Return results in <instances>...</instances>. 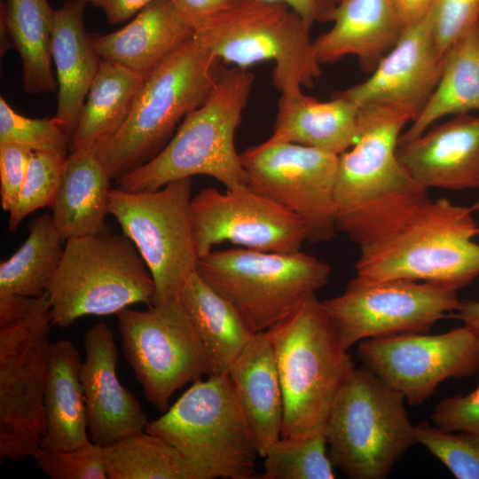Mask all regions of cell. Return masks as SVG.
<instances>
[{"mask_svg": "<svg viewBox=\"0 0 479 479\" xmlns=\"http://www.w3.org/2000/svg\"><path fill=\"white\" fill-rule=\"evenodd\" d=\"M415 437L456 478L479 479V434L445 431L424 420L415 425Z\"/></svg>", "mask_w": 479, "mask_h": 479, "instance_id": "obj_36", "label": "cell"}, {"mask_svg": "<svg viewBox=\"0 0 479 479\" xmlns=\"http://www.w3.org/2000/svg\"><path fill=\"white\" fill-rule=\"evenodd\" d=\"M479 22V0H436L430 12L432 33L440 53Z\"/></svg>", "mask_w": 479, "mask_h": 479, "instance_id": "obj_39", "label": "cell"}, {"mask_svg": "<svg viewBox=\"0 0 479 479\" xmlns=\"http://www.w3.org/2000/svg\"><path fill=\"white\" fill-rule=\"evenodd\" d=\"M331 266L302 252L275 253L245 247L212 250L196 271L229 301L255 332L268 330L316 294Z\"/></svg>", "mask_w": 479, "mask_h": 479, "instance_id": "obj_11", "label": "cell"}, {"mask_svg": "<svg viewBox=\"0 0 479 479\" xmlns=\"http://www.w3.org/2000/svg\"><path fill=\"white\" fill-rule=\"evenodd\" d=\"M28 232L23 245L0 264V294L41 296L59 267L64 238L52 216L45 213L31 220Z\"/></svg>", "mask_w": 479, "mask_h": 479, "instance_id": "obj_32", "label": "cell"}, {"mask_svg": "<svg viewBox=\"0 0 479 479\" xmlns=\"http://www.w3.org/2000/svg\"><path fill=\"white\" fill-rule=\"evenodd\" d=\"M178 298L212 361L214 373H228L255 333L236 308L197 271L186 279Z\"/></svg>", "mask_w": 479, "mask_h": 479, "instance_id": "obj_28", "label": "cell"}, {"mask_svg": "<svg viewBox=\"0 0 479 479\" xmlns=\"http://www.w3.org/2000/svg\"><path fill=\"white\" fill-rule=\"evenodd\" d=\"M397 157L418 184L450 191L479 189V115L457 114L398 144Z\"/></svg>", "mask_w": 479, "mask_h": 479, "instance_id": "obj_20", "label": "cell"}, {"mask_svg": "<svg viewBox=\"0 0 479 479\" xmlns=\"http://www.w3.org/2000/svg\"><path fill=\"white\" fill-rule=\"evenodd\" d=\"M228 373L251 430L258 456L264 458L281 437L284 402L272 343L267 330L255 333Z\"/></svg>", "mask_w": 479, "mask_h": 479, "instance_id": "obj_25", "label": "cell"}, {"mask_svg": "<svg viewBox=\"0 0 479 479\" xmlns=\"http://www.w3.org/2000/svg\"><path fill=\"white\" fill-rule=\"evenodd\" d=\"M477 235H479V224L477 225Z\"/></svg>", "mask_w": 479, "mask_h": 479, "instance_id": "obj_48", "label": "cell"}, {"mask_svg": "<svg viewBox=\"0 0 479 479\" xmlns=\"http://www.w3.org/2000/svg\"><path fill=\"white\" fill-rule=\"evenodd\" d=\"M217 61L192 36L145 79L123 125L96 152L111 179L140 168L165 147L181 120L210 96Z\"/></svg>", "mask_w": 479, "mask_h": 479, "instance_id": "obj_6", "label": "cell"}, {"mask_svg": "<svg viewBox=\"0 0 479 479\" xmlns=\"http://www.w3.org/2000/svg\"><path fill=\"white\" fill-rule=\"evenodd\" d=\"M118 64L102 60L82 109L70 151L97 152L127 120L145 81Z\"/></svg>", "mask_w": 479, "mask_h": 479, "instance_id": "obj_29", "label": "cell"}, {"mask_svg": "<svg viewBox=\"0 0 479 479\" xmlns=\"http://www.w3.org/2000/svg\"><path fill=\"white\" fill-rule=\"evenodd\" d=\"M47 292L0 294V459L34 457L45 432L44 389L51 342Z\"/></svg>", "mask_w": 479, "mask_h": 479, "instance_id": "obj_5", "label": "cell"}, {"mask_svg": "<svg viewBox=\"0 0 479 479\" xmlns=\"http://www.w3.org/2000/svg\"><path fill=\"white\" fill-rule=\"evenodd\" d=\"M310 28L282 3L241 0L201 23L193 38L218 60L241 68L273 61V85L280 94H292L321 75Z\"/></svg>", "mask_w": 479, "mask_h": 479, "instance_id": "obj_8", "label": "cell"}, {"mask_svg": "<svg viewBox=\"0 0 479 479\" xmlns=\"http://www.w3.org/2000/svg\"><path fill=\"white\" fill-rule=\"evenodd\" d=\"M145 431L182 458L190 479H253L258 456L228 373L199 380Z\"/></svg>", "mask_w": 479, "mask_h": 479, "instance_id": "obj_7", "label": "cell"}, {"mask_svg": "<svg viewBox=\"0 0 479 479\" xmlns=\"http://www.w3.org/2000/svg\"><path fill=\"white\" fill-rule=\"evenodd\" d=\"M193 238L199 258L214 246L231 242L253 250L294 253L308 241V230L294 214L247 185L201 189L191 200Z\"/></svg>", "mask_w": 479, "mask_h": 479, "instance_id": "obj_17", "label": "cell"}, {"mask_svg": "<svg viewBox=\"0 0 479 479\" xmlns=\"http://www.w3.org/2000/svg\"><path fill=\"white\" fill-rule=\"evenodd\" d=\"M390 2L401 22L407 27L426 18L436 0H390Z\"/></svg>", "mask_w": 479, "mask_h": 479, "instance_id": "obj_45", "label": "cell"}, {"mask_svg": "<svg viewBox=\"0 0 479 479\" xmlns=\"http://www.w3.org/2000/svg\"><path fill=\"white\" fill-rule=\"evenodd\" d=\"M260 479H334L324 432L280 437L264 457Z\"/></svg>", "mask_w": 479, "mask_h": 479, "instance_id": "obj_34", "label": "cell"}, {"mask_svg": "<svg viewBox=\"0 0 479 479\" xmlns=\"http://www.w3.org/2000/svg\"><path fill=\"white\" fill-rule=\"evenodd\" d=\"M183 19L194 29L208 19L231 9L241 0H170Z\"/></svg>", "mask_w": 479, "mask_h": 479, "instance_id": "obj_42", "label": "cell"}, {"mask_svg": "<svg viewBox=\"0 0 479 479\" xmlns=\"http://www.w3.org/2000/svg\"><path fill=\"white\" fill-rule=\"evenodd\" d=\"M82 363L69 340L51 343L43 397L45 432L40 440L43 450L68 451L91 442L80 379Z\"/></svg>", "mask_w": 479, "mask_h": 479, "instance_id": "obj_26", "label": "cell"}, {"mask_svg": "<svg viewBox=\"0 0 479 479\" xmlns=\"http://www.w3.org/2000/svg\"><path fill=\"white\" fill-rule=\"evenodd\" d=\"M103 447L107 479H190L177 450L145 430Z\"/></svg>", "mask_w": 479, "mask_h": 479, "instance_id": "obj_33", "label": "cell"}, {"mask_svg": "<svg viewBox=\"0 0 479 479\" xmlns=\"http://www.w3.org/2000/svg\"><path fill=\"white\" fill-rule=\"evenodd\" d=\"M20 144L33 151L67 156L71 143L62 123L52 118L31 119L16 113L0 98V144Z\"/></svg>", "mask_w": 479, "mask_h": 479, "instance_id": "obj_37", "label": "cell"}, {"mask_svg": "<svg viewBox=\"0 0 479 479\" xmlns=\"http://www.w3.org/2000/svg\"><path fill=\"white\" fill-rule=\"evenodd\" d=\"M33 458L36 468L51 479H107L104 447L93 442L60 452L40 447Z\"/></svg>", "mask_w": 479, "mask_h": 479, "instance_id": "obj_38", "label": "cell"}, {"mask_svg": "<svg viewBox=\"0 0 479 479\" xmlns=\"http://www.w3.org/2000/svg\"><path fill=\"white\" fill-rule=\"evenodd\" d=\"M192 177L171 181L154 191L113 189L109 214L135 245L154 283L152 305L177 298L196 271L191 213Z\"/></svg>", "mask_w": 479, "mask_h": 479, "instance_id": "obj_12", "label": "cell"}, {"mask_svg": "<svg viewBox=\"0 0 479 479\" xmlns=\"http://www.w3.org/2000/svg\"><path fill=\"white\" fill-rule=\"evenodd\" d=\"M332 22L327 32L313 40L319 63L354 55L361 69L370 74L406 28L390 0H340Z\"/></svg>", "mask_w": 479, "mask_h": 479, "instance_id": "obj_21", "label": "cell"}, {"mask_svg": "<svg viewBox=\"0 0 479 479\" xmlns=\"http://www.w3.org/2000/svg\"><path fill=\"white\" fill-rule=\"evenodd\" d=\"M477 224L471 208L445 198L428 201L397 232L359 247L356 276L407 279L458 291L479 276Z\"/></svg>", "mask_w": 479, "mask_h": 479, "instance_id": "obj_4", "label": "cell"}, {"mask_svg": "<svg viewBox=\"0 0 479 479\" xmlns=\"http://www.w3.org/2000/svg\"><path fill=\"white\" fill-rule=\"evenodd\" d=\"M410 122V115L391 107L360 106L359 137L339 155L336 227L359 247L397 232L431 200L397 157Z\"/></svg>", "mask_w": 479, "mask_h": 479, "instance_id": "obj_1", "label": "cell"}, {"mask_svg": "<svg viewBox=\"0 0 479 479\" xmlns=\"http://www.w3.org/2000/svg\"><path fill=\"white\" fill-rule=\"evenodd\" d=\"M284 402L281 437L324 431L331 410L356 368L314 294L268 330Z\"/></svg>", "mask_w": 479, "mask_h": 479, "instance_id": "obj_2", "label": "cell"}, {"mask_svg": "<svg viewBox=\"0 0 479 479\" xmlns=\"http://www.w3.org/2000/svg\"><path fill=\"white\" fill-rule=\"evenodd\" d=\"M254 83V75L235 67L218 74L208 98L184 120L165 147L150 161L114 180L128 192L154 191L196 175L208 176L226 189L248 185L234 134Z\"/></svg>", "mask_w": 479, "mask_h": 479, "instance_id": "obj_3", "label": "cell"}, {"mask_svg": "<svg viewBox=\"0 0 479 479\" xmlns=\"http://www.w3.org/2000/svg\"><path fill=\"white\" fill-rule=\"evenodd\" d=\"M472 111L479 112V22L445 53L434 93L398 144L418 137L444 116Z\"/></svg>", "mask_w": 479, "mask_h": 479, "instance_id": "obj_30", "label": "cell"}, {"mask_svg": "<svg viewBox=\"0 0 479 479\" xmlns=\"http://www.w3.org/2000/svg\"><path fill=\"white\" fill-rule=\"evenodd\" d=\"M449 318L460 320L463 325L469 326L479 334V300H464L457 310Z\"/></svg>", "mask_w": 479, "mask_h": 479, "instance_id": "obj_46", "label": "cell"}, {"mask_svg": "<svg viewBox=\"0 0 479 479\" xmlns=\"http://www.w3.org/2000/svg\"><path fill=\"white\" fill-rule=\"evenodd\" d=\"M457 291L407 279L367 281L357 276L345 290L323 301L343 347L364 340L429 333L460 305Z\"/></svg>", "mask_w": 479, "mask_h": 479, "instance_id": "obj_14", "label": "cell"}, {"mask_svg": "<svg viewBox=\"0 0 479 479\" xmlns=\"http://www.w3.org/2000/svg\"><path fill=\"white\" fill-rule=\"evenodd\" d=\"M66 156L34 151L15 206L9 212L8 229L16 232L20 224L32 212L51 207L61 180Z\"/></svg>", "mask_w": 479, "mask_h": 479, "instance_id": "obj_35", "label": "cell"}, {"mask_svg": "<svg viewBox=\"0 0 479 479\" xmlns=\"http://www.w3.org/2000/svg\"><path fill=\"white\" fill-rule=\"evenodd\" d=\"M362 366L400 392L409 405L429 399L444 381L479 371V334L463 325L443 334H402L364 340Z\"/></svg>", "mask_w": 479, "mask_h": 479, "instance_id": "obj_16", "label": "cell"}, {"mask_svg": "<svg viewBox=\"0 0 479 479\" xmlns=\"http://www.w3.org/2000/svg\"><path fill=\"white\" fill-rule=\"evenodd\" d=\"M431 420L435 426L445 431L479 434V382L467 395L443 399L434 409Z\"/></svg>", "mask_w": 479, "mask_h": 479, "instance_id": "obj_40", "label": "cell"}, {"mask_svg": "<svg viewBox=\"0 0 479 479\" xmlns=\"http://www.w3.org/2000/svg\"><path fill=\"white\" fill-rule=\"evenodd\" d=\"M282 3L295 12L308 25L332 21L340 0H267Z\"/></svg>", "mask_w": 479, "mask_h": 479, "instance_id": "obj_43", "label": "cell"}, {"mask_svg": "<svg viewBox=\"0 0 479 479\" xmlns=\"http://www.w3.org/2000/svg\"><path fill=\"white\" fill-rule=\"evenodd\" d=\"M105 12L111 24H120L136 16L154 0H85Z\"/></svg>", "mask_w": 479, "mask_h": 479, "instance_id": "obj_44", "label": "cell"}, {"mask_svg": "<svg viewBox=\"0 0 479 479\" xmlns=\"http://www.w3.org/2000/svg\"><path fill=\"white\" fill-rule=\"evenodd\" d=\"M123 357L146 399L161 412L172 395L203 375L212 361L178 297L146 310L126 308L116 314Z\"/></svg>", "mask_w": 479, "mask_h": 479, "instance_id": "obj_13", "label": "cell"}, {"mask_svg": "<svg viewBox=\"0 0 479 479\" xmlns=\"http://www.w3.org/2000/svg\"><path fill=\"white\" fill-rule=\"evenodd\" d=\"M47 294L52 326L67 328L84 316L151 306L154 283L134 243L108 230L67 240Z\"/></svg>", "mask_w": 479, "mask_h": 479, "instance_id": "obj_9", "label": "cell"}, {"mask_svg": "<svg viewBox=\"0 0 479 479\" xmlns=\"http://www.w3.org/2000/svg\"><path fill=\"white\" fill-rule=\"evenodd\" d=\"M110 180L95 151H70L51 206L53 221L64 240L110 230L106 224Z\"/></svg>", "mask_w": 479, "mask_h": 479, "instance_id": "obj_27", "label": "cell"}, {"mask_svg": "<svg viewBox=\"0 0 479 479\" xmlns=\"http://www.w3.org/2000/svg\"><path fill=\"white\" fill-rule=\"evenodd\" d=\"M86 4L85 0H66L54 10L53 17L51 59L59 86L55 117L64 126L71 144L89 89L102 62L84 27Z\"/></svg>", "mask_w": 479, "mask_h": 479, "instance_id": "obj_24", "label": "cell"}, {"mask_svg": "<svg viewBox=\"0 0 479 479\" xmlns=\"http://www.w3.org/2000/svg\"><path fill=\"white\" fill-rule=\"evenodd\" d=\"M360 106L337 92L321 102L302 91L280 94L271 136L263 143H294L340 155L359 137Z\"/></svg>", "mask_w": 479, "mask_h": 479, "instance_id": "obj_23", "label": "cell"}, {"mask_svg": "<svg viewBox=\"0 0 479 479\" xmlns=\"http://www.w3.org/2000/svg\"><path fill=\"white\" fill-rule=\"evenodd\" d=\"M54 10L48 0L1 1L0 20L22 61L23 89L30 94L55 91L51 69Z\"/></svg>", "mask_w": 479, "mask_h": 479, "instance_id": "obj_31", "label": "cell"}, {"mask_svg": "<svg viewBox=\"0 0 479 479\" xmlns=\"http://www.w3.org/2000/svg\"><path fill=\"white\" fill-rule=\"evenodd\" d=\"M444 62V56L438 51L432 33L429 13L404 29L365 81L340 92L359 106L391 107L407 114L413 122L434 93Z\"/></svg>", "mask_w": 479, "mask_h": 479, "instance_id": "obj_18", "label": "cell"}, {"mask_svg": "<svg viewBox=\"0 0 479 479\" xmlns=\"http://www.w3.org/2000/svg\"><path fill=\"white\" fill-rule=\"evenodd\" d=\"M85 359L80 379L91 442L105 446L145 430L149 423L139 401L119 381L114 333L105 323L84 334Z\"/></svg>", "mask_w": 479, "mask_h": 479, "instance_id": "obj_19", "label": "cell"}, {"mask_svg": "<svg viewBox=\"0 0 479 479\" xmlns=\"http://www.w3.org/2000/svg\"><path fill=\"white\" fill-rule=\"evenodd\" d=\"M240 158L248 186L297 216L309 242L333 240L339 155L282 142L250 146Z\"/></svg>", "mask_w": 479, "mask_h": 479, "instance_id": "obj_15", "label": "cell"}, {"mask_svg": "<svg viewBox=\"0 0 479 479\" xmlns=\"http://www.w3.org/2000/svg\"><path fill=\"white\" fill-rule=\"evenodd\" d=\"M193 32L170 0H154L125 27L107 35H92L91 38L102 60L146 78L192 38Z\"/></svg>", "mask_w": 479, "mask_h": 479, "instance_id": "obj_22", "label": "cell"}, {"mask_svg": "<svg viewBox=\"0 0 479 479\" xmlns=\"http://www.w3.org/2000/svg\"><path fill=\"white\" fill-rule=\"evenodd\" d=\"M404 396L363 366L355 368L326 420L334 467L351 479H383L417 444Z\"/></svg>", "mask_w": 479, "mask_h": 479, "instance_id": "obj_10", "label": "cell"}, {"mask_svg": "<svg viewBox=\"0 0 479 479\" xmlns=\"http://www.w3.org/2000/svg\"><path fill=\"white\" fill-rule=\"evenodd\" d=\"M33 150L20 144H0L1 207L10 212L15 206Z\"/></svg>", "mask_w": 479, "mask_h": 479, "instance_id": "obj_41", "label": "cell"}, {"mask_svg": "<svg viewBox=\"0 0 479 479\" xmlns=\"http://www.w3.org/2000/svg\"><path fill=\"white\" fill-rule=\"evenodd\" d=\"M471 209L473 210V212L479 213V195H478L476 200L473 203V205L471 207Z\"/></svg>", "mask_w": 479, "mask_h": 479, "instance_id": "obj_47", "label": "cell"}]
</instances>
